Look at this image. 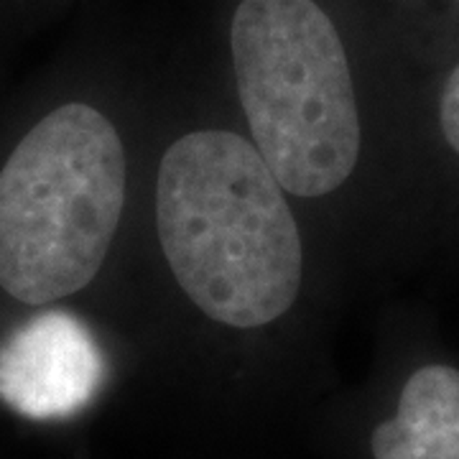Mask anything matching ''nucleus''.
<instances>
[{
    "label": "nucleus",
    "mask_w": 459,
    "mask_h": 459,
    "mask_svg": "<svg viewBox=\"0 0 459 459\" xmlns=\"http://www.w3.org/2000/svg\"><path fill=\"white\" fill-rule=\"evenodd\" d=\"M283 186L261 151L230 131H195L166 148L156 225L166 263L199 312L235 329L294 307L304 247Z\"/></svg>",
    "instance_id": "nucleus-1"
},
{
    "label": "nucleus",
    "mask_w": 459,
    "mask_h": 459,
    "mask_svg": "<svg viewBox=\"0 0 459 459\" xmlns=\"http://www.w3.org/2000/svg\"><path fill=\"white\" fill-rule=\"evenodd\" d=\"M123 202L113 123L82 102L51 110L0 171V289L31 307L82 291L108 258Z\"/></svg>",
    "instance_id": "nucleus-2"
},
{
    "label": "nucleus",
    "mask_w": 459,
    "mask_h": 459,
    "mask_svg": "<svg viewBox=\"0 0 459 459\" xmlns=\"http://www.w3.org/2000/svg\"><path fill=\"white\" fill-rule=\"evenodd\" d=\"M238 95L263 161L296 197L340 189L360 156L344 39L322 0H238L230 16Z\"/></svg>",
    "instance_id": "nucleus-3"
},
{
    "label": "nucleus",
    "mask_w": 459,
    "mask_h": 459,
    "mask_svg": "<svg viewBox=\"0 0 459 459\" xmlns=\"http://www.w3.org/2000/svg\"><path fill=\"white\" fill-rule=\"evenodd\" d=\"M102 376L98 342L72 314H39L0 347V398L36 421L82 411L100 391Z\"/></svg>",
    "instance_id": "nucleus-4"
},
{
    "label": "nucleus",
    "mask_w": 459,
    "mask_h": 459,
    "mask_svg": "<svg viewBox=\"0 0 459 459\" xmlns=\"http://www.w3.org/2000/svg\"><path fill=\"white\" fill-rule=\"evenodd\" d=\"M376 459H459V370L427 365L406 380L394 419L370 437Z\"/></svg>",
    "instance_id": "nucleus-5"
},
{
    "label": "nucleus",
    "mask_w": 459,
    "mask_h": 459,
    "mask_svg": "<svg viewBox=\"0 0 459 459\" xmlns=\"http://www.w3.org/2000/svg\"><path fill=\"white\" fill-rule=\"evenodd\" d=\"M439 123L446 143L459 153V65L452 69L442 90V102H439Z\"/></svg>",
    "instance_id": "nucleus-6"
},
{
    "label": "nucleus",
    "mask_w": 459,
    "mask_h": 459,
    "mask_svg": "<svg viewBox=\"0 0 459 459\" xmlns=\"http://www.w3.org/2000/svg\"><path fill=\"white\" fill-rule=\"evenodd\" d=\"M457 3H459V0H457Z\"/></svg>",
    "instance_id": "nucleus-7"
}]
</instances>
